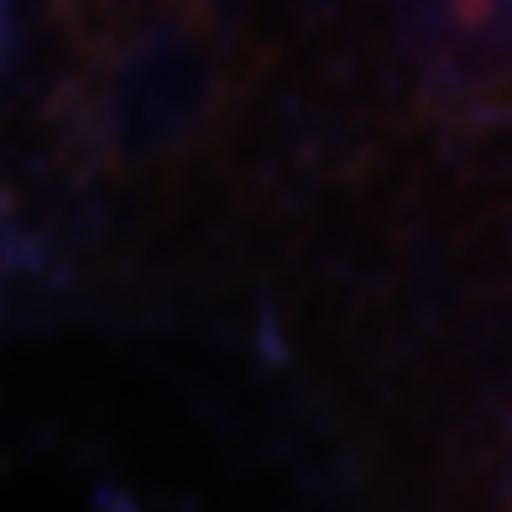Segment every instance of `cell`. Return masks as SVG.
<instances>
[{
    "mask_svg": "<svg viewBox=\"0 0 512 512\" xmlns=\"http://www.w3.org/2000/svg\"><path fill=\"white\" fill-rule=\"evenodd\" d=\"M74 79L53 100L58 147L110 189H168L215 152L272 63L251 21L209 6L58 11Z\"/></svg>",
    "mask_w": 512,
    "mask_h": 512,
    "instance_id": "1",
    "label": "cell"
},
{
    "mask_svg": "<svg viewBox=\"0 0 512 512\" xmlns=\"http://www.w3.org/2000/svg\"><path fill=\"white\" fill-rule=\"evenodd\" d=\"M387 48L418 121L512 126V6H398Z\"/></svg>",
    "mask_w": 512,
    "mask_h": 512,
    "instance_id": "2",
    "label": "cell"
}]
</instances>
